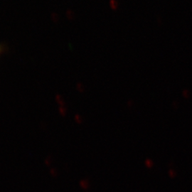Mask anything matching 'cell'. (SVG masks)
<instances>
[{
    "label": "cell",
    "mask_w": 192,
    "mask_h": 192,
    "mask_svg": "<svg viewBox=\"0 0 192 192\" xmlns=\"http://www.w3.org/2000/svg\"><path fill=\"white\" fill-rule=\"evenodd\" d=\"M2 51H3V47H1V46L0 45V54L2 53Z\"/></svg>",
    "instance_id": "1"
}]
</instances>
